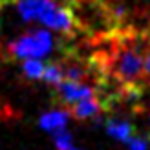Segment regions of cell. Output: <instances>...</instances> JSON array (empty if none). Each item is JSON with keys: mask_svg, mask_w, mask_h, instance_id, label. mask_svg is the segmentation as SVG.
Instances as JSON below:
<instances>
[{"mask_svg": "<svg viewBox=\"0 0 150 150\" xmlns=\"http://www.w3.org/2000/svg\"><path fill=\"white\" fill-rule=\"evenodd\" d=\"M53 37L46 29H33L9 42V55L15 59H39L53 50Z\"/></svg>", "mask_w": 150, "mask_h": 150, "instance_id": "1", "label": "cell"}, {"mask_svg": "<svg viewBox=\"0 0 150 150\" xmlns=\"http://www.w3.org/2000/svg\"><path fill=\"white\" fill-rule=\"evenodd\" d=\"M57 99L61 101V104H70L82 101V99H88V97H93L95 93L101 92V88H95L88 82H82V81H70V79H64L61 84H57Z\"/></svg>", "mask_w": 150, "mask_h": 150, "instance_id": "2", "label": "cell"}, {"mask_svg": "<svg viewBox=\"0 0 150 150\" xmlns=\"http://www.w3.org/2000/svg\"><path fill=\"white\" fill-rule=\"evenodd\" d=\"M55 6V0H17V11L20 17L28 22H40V24H44Z\"/></svg>", "mask_w": 150, "mask_h": 150, "instance_id": "3", "label": "cell"}, {"mask_svg": "<svg viewBox=\"0 0 150 150\" xmlns=\"http://www.w3.org/2000/svg\"><path fill=\"white\" fill-rule=\"evenodd\" d=\"M68 119H70V112L68 110H50V112H44L39 119V126L44 132H50L53 134L57 130H62L66 128L68 125Z\"/></svg>", "mask_w": 150, "mask_h": 150, "instance_id": "4", "label": "cell"}, {"mask_svg": "<svg viewBox=\"0 0 150 150\" xmlns=\"http://www.w3.org/2000/svg\"><path fill=\"white\" fill-rule=\"evenodd\" d=\"M106 132L110 137H114L121 143H126L134 136V126L128 121H121V119H108L106 121Z\"/></svg>", "mask_w": 150, "mask_h": 150, "instance_id": "5", "label": "cell"}, {"mask_svg": "<svg viewBox=\"0 0 150 150\" xmlns=\"http://www.w3.org/2000/svg\"><path fill=\"white\" fill-rule=\"evenodd\" d=\"M42 79L48 82V84L51 86H57V84H61V82L64 81V68H62V64L61 62H50L44 66V75H42Z\"/></svg>", "mask_w": 150, "mask_h": 150, "instance_id": "6", "label": "cell"}, {"mask_svg": "<svg viewBox=\"0 0 150 150\" xmlns=\"http://www.w3.org/2000/svg\"><path fill=\"white\" fill-rule=\"evenodd\" d=\"M44 66L46 64L42 61H39V59H24V62H22V73H24L28 79L39 81L44 75Z\"/></svg>", "mask_w": 150, "mask_h": 150, "instance_id": "7", "label": "cell"}, {"mask_svg": "<svg viewBox=\"0 0 150 150\" xmlns=\"http://www.w3.org/2000/svg\"><path fill=\"white\" fill-rule=\"evenodd\" d=\"M53 143H55V150H82L75 145L71 134L66 128L53 132Z\"/></svg>", "mask_w": 150, "mask_h": 150, "instance_id": "8", "label": "cell"}, {"mask_svg": "<svg viewBox=\"0 0 150 150\" xmlns=\"http://www.w3.org/2000/svg\"><path fill=\"white\" fill-rule=\"evenodd\" d=\"M126 146H128V150H148V141L145 137L132 136L128 141H126Z\"/></svg>", "mask_w": 150, "mask_h": 150, "instance_id": "9", "label": "cell"}]
</instances>
